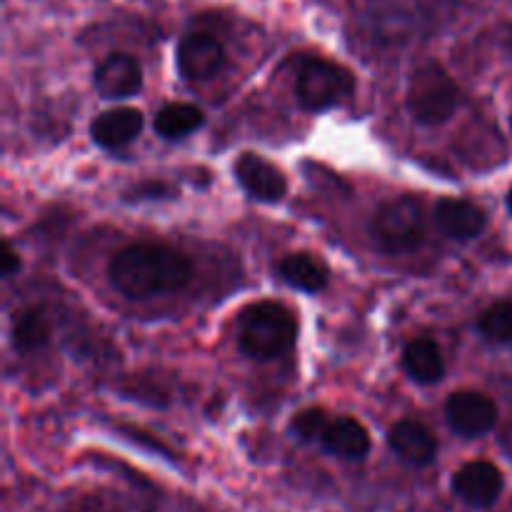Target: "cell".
Masks as SVG:
<instances>
[{"label": "cell", "mask_w": 512, "mask_h": 512, "mask_svg": "<svg viewBox=\"0 0 512 512\" xmlns=\"http://www.w3.org/2000/svg\"><path fill=\"white\" fill-rule=\"evenodd\" d=\"M205 123V115L198 105L190 103H170L158 110L155 115V133L165 140H180L185 135L195 133Z\"/></svg>", "instance_id": "18"}, {"label": "cell", "mask_w": 512, "mask_h": 512, "mask_svg": "<svg viewBox=\"0 0 512 512\" xmlns=\"http://www.w3.org/2000/svg\"><path fill=\"white\" fill-rule=\"evenodd\" d=\"M403 368L415 383L435 385L445 375V360L438 345L430 338H415L403 350Z\"/></svg>", "instance_id": "16"}, {"label": "cell", "mask_w": 512, "mask_h": 512, "mask_svg": "<svg viewBox=\"0 0 512 512\" xmlns=\"http://www.w3.org/2000/svg\"><path fill=\"white\" fill-rule=\"evenodd\" d=\"M3 253H5L3 255V268H0V270H3L5 278H10V275H13L15 270L20 268V258H18V253H15L13 245H10V243H5Z\"/></svg>", "instance_id": "21"}, {"label": "cell", "mask_w": 512, "mask_h": 512, "mask_svg": "<svg viewBox=\"0 0 512 512\" xmlns=\"http://www.w3.org/2000/svg\"><path fill=\"white\" fill-rule=\"evenodd\" d=\"M320 445H323L325 453L343 460H363L368 458L370 448H373L368 428L355 418H348V415L330 420L323 438H320Z\"/></svg>", "instance_id": "13"}, {"label": "cell", "mask_w": 512, "mask_h": 512, "mask_svg": "<svg viewBox=\"0 0 512 512\" xmlns=\"http://www.w3.org/2000/svg\"><path fill=\"white\" fill-rule=\"evenodd\" d=\"M435 223L448 238L475 240L488 225V213L470 200L443 198L435 205Z\"/></svg>", "instance_id": "12"}, {"label": "cell", "mask_w": 512, "mask_h": 512, "mask_svg": "<svg viewBox=\"0 0 512 512\" xmlns=\"http://www.w3.org/2000/svg\"><path fill=\"white\" fill-rule=\"evenodd\" d=\"M53 335V325L45 310L40 308H23L13 315L10 323V343L18 353H35L45 348Z\"/></svg>", "instance_id": "17"}, {"label": "cell", "mask_w": 512, "mask_h": 512, "mask_svg": "<svg viewBox=\"0 0 512 512\" xmlns=\"http://www.w3.org/2000/svg\"><path fill=\"white\" fill-rule=\"evenodd\" d=\"M445 418L463 438H483L498 423V405L478 390H458L445 403Z\"/></svg>", "instance_id": "6"}, {"label": "cell", "mask_w": 512, "mask_h": 512, "mask_svg": "<svg viewBox=\"0 0 512 512\" xmlns=\"http://www.w3.org/2000/svg\"><path fill=\"white\" fill-rule=\"evenodd\" d=\"M478 330L493 343H512V300L490 305L480 315Z\"/></svg>", "instance_id": "19"}, {"label": "cell", "mask_w": 512, "mask_h": 512, "mask_svg": "<svg viewBox=\"0 0 512 512\" xmlns=\"http://www.w3.org/2000/svg\"><path fill=\"white\" fill-rule=\"evenodd\" d=\"M505 488L503 470L490 460H470L463 468L455 470L453 475V493L455 498L463 500L465 505L475 510L493 508L500 500Z\"/></svg>", "instance_id": "7"}, {"label": "cell", "mask_w": 512, "mask_h": 512, "mask_svg": "<svg viewBox=\"0 0 512 512\" xmlns=\"http://www.w3.org/2000/svg\"><path fill=\"white\" fill-rule=\"evenodd\" d=\"M460 90L453 75L435 60L418 65L408 83V108L420 125H443L458 110Z\"/></svg>", "instance_id": "3"}, {"label": "cell", "mask_w": 512, "mask_h": 512, "mask_svg": "<svg viewBox=\"0 0 512 512\" xmlns=\"http://www.w3.org/2000/svg\"><path fill=\"white\" fill-rule=\"evenodd\" d=\"M178 73L190 83L210 80L223 70L225 48L215 35L210 33H188L178 43Z\"/></svg>", "instance_id": "8"}, {"label": "cell", "mask_w": 512, "mask_h": 512, "mask_svg": "<svg viewBox=\"0 0 512 512\" xmlns=\"http://www.w3.org/2000/svg\"><path fill=\"white\" fill-rule=\"evenodd\" d=\"M388 445L403 463L413 465V468H425L438 455V440H435L433 430L418 420L395 423L388 433Z\"/></svg>", "instance_id": "11"}, {"label": "cell", "mask_w": 512, "mask_h": 512, "mask_svg": "<svg viewBox=\"0 0 512 512\" xmlns=\"http://www.w3.org/2000/svg\"><path fill=\"white\" fill-rule=\"evenodd\" d=\"M373 240L388 253H405L425 240V210L413 195L380 205L370 223Z\"/></svg>", "instance_id": "4"}, {"label": "cell", "mask_w": 512, "mask_h": 512, "mask_svg": "<svg viewBox=\"0 0 512 512\" xmlns=\"http://www.w3.org/2000/svg\"><path fill=\"white\" fill-rule=\"evenodd\" d=\"M278 270L285 283L293 285L295 290H303V293H320L330 280L328 263L320 255L308 253V250L285 255Z\"/></svg>", "instance_id": "15"}, {"label": "cell", "mask_w": 512, "mask_h": 512, "mask_svg": "<svg viewBox=\"0 0 512 512\" xmlns=\"http://www.w3.org/2000/svg\"><path fill=\"white\" fill-rule=\"evenodd\" d=\"M235 178L245 193L260 203H280L288 193L285 175L258 153H243L235 160Z\"/></svg>", "instance_id": "9"}, {"label": "cell", "mask_w": 512, "mask_h": 512, "mask_svg": "<svg viewBox=\"0 0 512 512\" xmlns=\"http://www.w3.org/2000/svg\"><path fill=\"white\" fill-rule=\"evenodd\" d=\"M110 283L130 300H148L175 293L193 278L188 255L170 245L135 243L110 260Z\"/></svg>", "instance_id": "1"}, {"label": "cell", "mask_w": 512, "mask_h": 512, "mask_svg": "<svg viewBox=\"0 0 512 512\" xmlns=\"http://www.w3.org/2000/svg\"><path fill=\"white\" fill-rule=\"evenodd\" d=\"M330 420L333 418H330L325 408H305L295 415L293 423H290V430H293L295 438H300L303 443H320Z\"/></svg>", "instance_id": "20"}, {"label": "cell", "mask_w": 512, "mask_h": 512, "mask_svg": "<svg viewBox=\"0 0 512 512\" xmlns=\"http://www.w3.org/2000/svg\"><path fill=\"white\" fill-rule=\"evenodd\" d=\"M143 123V113L138 108H113L93 120L90 135L103 148H123L143 133Z\"/></svg>", "instance_id": "14"}, {"label": "cell", "mask_w": 512, "mask_h": 512, "mask_svg": "<svg viewBox=\"0 0 512 512\" xmlns=\"http://www.w3.org/2000/svg\"><path fill=\"white\" fill-rule=\"evenodd\" d=\"M353 75L328 60H305L298 73L295 93L305 110H328L353 93Z\"/></svg>", "instance_id": "5"}, {"label": "cell", "mask_w": 512, "mask_h": 512, "mask_svg": "<svg viewBox=\"0 0 512 512\" xmlns=\"http://www.w3.org/2000/svg\"><path fill=\"white\" fill-rule=\"evenodd\" d=\"M298 338V320L280 303H253L238 318V343L248 358L275 360Z\"/></svg>", "instance_id": "2"}, {"label": "cell", "mask_w": 512, "mask_h": 512, "mask_svg": "<svg viewBox=\"0 0 512 512\" xmlns=\"http://www.w3.org/2000/svg\"><path fill=\"white\" fill-rule=\"evenodd\" d=\"M508 208H510V213H512V188H510V193H508Z\"/></svg>", "instance_id": "22"}, {"label": "cell", "mask_w": 512, "mask_h": 512, "mask_svg": "<svg viewBox=\"0 0 512 512\" xmlns=\"http://www.w3.org/2000/svg\"><path fill=\"white\" fill-rule=\"evenodd\" d=\"M93 85L105 100L133 98L143 88V68L133 55L110 53L95 70Z\"/></svg>", "instance_id": "10"}]
</instances>
